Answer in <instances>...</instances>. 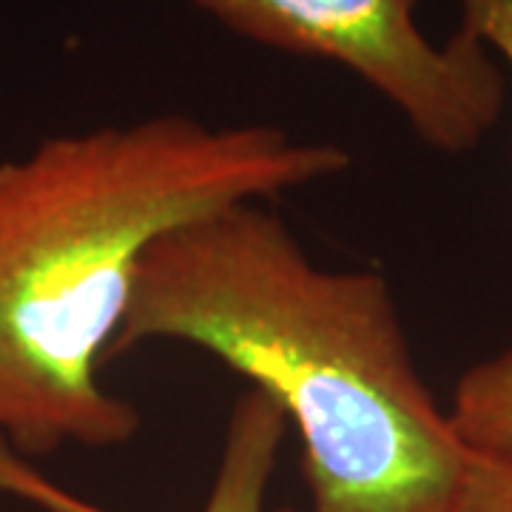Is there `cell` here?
I'll return each instance as SVG.
<instances>
[{
    "mask_svg": "<svg viewBox=\"0 0 512 512\" xmlns=\"http://www.w3.org/2000/svg\"><path fill=\"white\" fill-rule=\"evenodd\" d=\"M350 154L265 123L157 114L60 134L0 163V487L26 456L114 447L137 407L97 379L157 239L234 202L342 174Z\"/></svg>",
    "mask_w": 512,
    "mask_h": 512,
    "instance_id": "6da1fadb",
    "label": "cell"
},
{
    "mask_svg": "<svg viewBox=\"0 0 512 512\" xmlns=\"http://www.w3.org/2000/svg\"><path fill=\"white\" fill-rule=\"evenodd\" d=\"M461 29L512 69V0H458Z\"/></svg>",
    "mask_w": 512,
    "mask_h": 512,
    "instance_id": "52a82bcc",
    "label": "cell"
},
{
    "mask_svg": "<svg viewBox=\"0 0 512 512\" xmlns=\"http://www.w3.org/2000/svg\"><path fill=\"white\" fill-rule=\"evenodd\" d=\"M200 348L279 404L313 512H453L470 447L421 379L390 285L316 265L265 202L157 239L109 356Z\"/></svg>",
    "mask_w": 512,
    "mask_h": 512,
    "instance_id": "7a4b0ae2",
    "label": "cell"
},
{
    "mask_svg": "<svg viewBox=\"0 0 512 512\" xmlns=\"http://www.w3.org/2000/svg\"><path fill=\"white\" fill-rule=\"evenodd\" d=\"M225 29L276 52L322 57L390 100L424 146L464 154L501 120L507 80L493 52L458 26L433 43L419 0H188Z\"/></svg>",
    "mask_w": 512,
    "mask_h": 512,
    "instance_id": "3957f363",
    "label": "cell"
},
{
    "mask_svg": "<svg viewBox=\"0 0 512 512\" xmlns=\"http://www.w3.org/2000/svg\"><path fill=\"white\" fill-rule=\"evenodd\" d=\"M285 427L288 419L274 399L259 390L239 396L202 512H265V495Z\"/></svg>",
    "mask_w": 512,
    "mask_h": 512,
    "instance_id": "277c9868",
    "label": "cell"
},
{
    "mask_svg": "<svg viewBox=\"0 0 512 512\" xmlns=\"http://www.w3.org/2000/svg\"><path fill=\"white\" fill-rule=\"evenodd\" d=\"M447 419L464 447L512 453V348L458 376Z\"/></svg>",
    "mask_w": 512,
    "mask_h": 512,
    "instance_id": "5b68a950",
    "label": "cell"
},
{
    "mask_svg": "<svg viewBox=\"0 0 512 512\" xmlns=\"http://www.w3.org/2000/svg\"><path fill=\"white\" fill-rule=\"evenodd\" d=\"M453 512H512V453L470 450Z\"/></svg>",
    "mask_w": 512,
    "mask_h": 512,
    "instance_id": "8992f818",
    "label": "cell"
}]
</instances>
